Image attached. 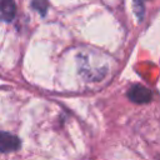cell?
Masks as SVG:
<instances>
[{"mask_svg":"<svg viewBox=\"0 0 160 160\" xmlns=\"http://www.w3.org/2000/svg\"><path fill=\"white\" fill-rule=\"evenodd\" d=\"M19 148H20V140L18 136L10 132L0 131V151L1 152L15 151Z\"/></svg>","mask_w":160,"mask_h":160,"instance_id":"cell-2","label":"cell"},{"mask_svg":"<svg viewBox=\"0 0 160 160\" xmlns=\"http://www.w3.org/2000/svg\"><path fill=\"white\" fill-rule=\"evenodd\" d=\"M31 6L40 14V15H45L46 11H48V8H49V2L48 0H32L31 1Z\"/></svg>","mask_w":160,"mask_h":160,"instance_id":"cell-4","label":"cell"},{"mask_svg":"<svg viewBox=\"0 0 160 160\" xmlns=\"http://www.w3.org/2000/svg\"><path fill=\"white\" fill-rule=\"evenodd\" d=\"M128 96L131 101L134 102H138V104H144V102H149L152 98V94L151 91L142 86V85H132L129 91H128Z\"/></svg>","mask_w":160,"mask_h":160,"instance_id":"cell-1","label":"cell"},{"mask_svg":"<svg viewBox=\"0 0 160 160\" xmlns=\"http://www.w3.org/2000/svg\"><path fill=\"white\" fill-rule=\"evenodd\" d=\"M134 4H135V11L138 16L141 19L142 12H144V0H134Z\"/></svg>","mask_w":160,"mask_h":160,"instance_id":"cell-5","label":"cell"},{"mask_svg":"<svg viewBox=\"0 0 160 160\" xmlns=\"http://www.w3.org/2000/svg\"><path fill=\"white\" fill-rule=\"evenodd\" d=\"M16 6L14 0H0V20L11 21L15 16Z\"/></svg>","mask_w":160,"mask_h":160,"instance_id":"cell-3","label":"cell"}]
</instances>
